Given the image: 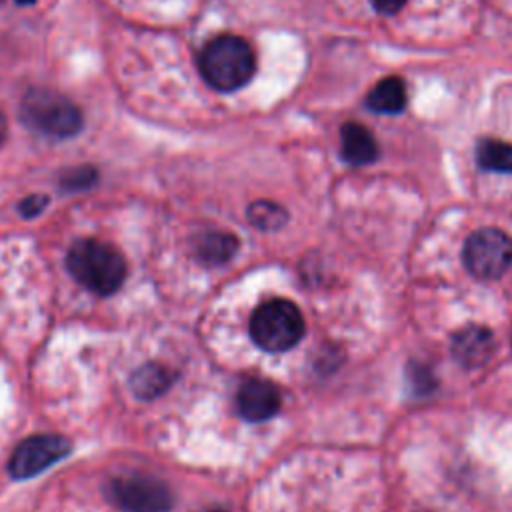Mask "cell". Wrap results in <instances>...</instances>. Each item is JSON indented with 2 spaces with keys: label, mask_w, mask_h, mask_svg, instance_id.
Here are the masks:
<instances>
[{
  "label": "cell",
  "mask_w": 512,
  "mask_h": 512,
  "mask_svg": "<svg viewBox=\"0 0 512 512\" xmlns=\"http://www.w3.org/2000/svg\"><path fill=\"white\" fill-rule=\"evenodd\" d=\"M198 66L212 88L232 92L250 82L256 70V58L244 38L222 34L204 46Z\"/></svg>",
  "instance_id": "obj_1"
},
{
  "label": "cell",
  "mask_w": 512,
  "mask_h": 512,
  "mask_svg": "<svg viewBox=\"0 0 512 512\" xmlns=\"http://www.w3.org/2000/svg\"><path fill=\"white\" fill-rule=\"evenodd\" d=\"M66 266L84 288L100 296L116 292L126 276L124 256L114 246L94 238L74 242L68 250Z\"/></svg>",
  "instance_id": "obj_2"
},
{
  "label": "cell",
  "mask_w": 512,
  "mask_h": 512,
  "mask_svg": "<svg viewBox=\"0 0 512 512\" xmlns=\"http://www.w3.org/2000/svg\"><path fill=\"white\" fill-rule=\"evenodd\" d=\"M20 116L26 126L50 138H70L82 130L80 108L48 88L28 90L20 102Z\"/></svg>",
  "instance_id": "obj_3"
},
{
  "label": "cell",
  "mask_w": 512,
  "mask_h": 512,
  "mask_svg": "<svg viewBox=\"0 0 512 512\" xmlns=\"http://www.w3.org/2000/svg\"><path fill=\"white\" fill-rule=\"evenodd\" d=\"M304 316L284 298L262 302L250 318V336L266 352H286L304 336Z\"/></svg>",
  "instance_id": "obj_4"
},
{
  "label": "cell",
  "mask_w": 512,
  "mask_h": 512,
  "mask_svg": "<svg viewBox=\"0 0 512 512\" xmlns=\"http://www.w3.org/2000/svg\"><path fill=\"white\" fill-rule=\"evenodd\" d=\"M462 258L478 280H498L512 264V238L498 228H480L468 236Z\"/></svg>",
  "instance_id": "obj_5"
},
{
  "label": "cell",
  "mask_w": 512,
  "mask_h": 512,
  "mask_svg": "<svg viewBox=\"0 0 512 512\" xmlns=\"http://www.w3.org/2000/svg\"><path fill=\"white\" fill-rule=\"evenodd\" d=\"M70 452V442L58 434H36L22 440L10 458V474L18 480L32 478L54 466Z\"/></svg>",
  "instance_id": "obj_6"
},
{
  "label": "cell",
  "mask_w": 512,
  "mask_h": 512,
  "mask_svg": "<svg viewBox=\"0 0 512 512\" xmlns=\"http://www.w3.org/2000/svg\"><path fill=\"white\" fill-rule=\"evenodd\" d=\"M110 496L126 512H168L172 494L166 484L150 476H124L110 484Z\"/></svg>",
  "instance_id": "obj_7"
},
{
  "label": "cell",
  "mask_w": 512,
  "mask_h": 512,
  "mask_svg": "<svg viewBox=\"0 0 512 512\" xmlns=\"http://www.w3.org/2000/svg\"><path fill=\"white\" fill-rule=\"evenodd\" d=\"M238 412L250 422H262L278 414L282 406L280 390L262 378H248L242 382L236 394Z\"/></svg>",
  "instance_id": "obj_8"
},
{
  "label": "cell",
  "mask_w": 512,
  "mask_h": 512,
  "mask_svg": "<svg viewBox=\"0 0 512 512\" xmlns=\"http://www.w3.org/2000/svg\"><path fill=\"white\" fill-rule=\"evenodd\" d=\"M494 336L484 326H468L452 338V356L466 368L486 364L494 352Z\"/></svg>",
  "instance_id": "obj_9"
},
{
  "label": "cell",
  "mask_w": 512,
  "mask_h": 512,
  "mask_svg": "<svg viewBox=\"0 0 512 512\" xmlns=\"http://www.w3.org/2000/svg\"><path fill=\"white\" fill-rule=\"evenodd\" d=\"M342 158L352 166H364L376 160L378 144L368 128L356 122H348L340 130Z\"/></svg>",
  "instance_id": "obj_10"
},
{
  "label": "cell",
  "mask_w": 512,
  "mask_h": 512,
  "mask_svg": "<svg viewBox=\"0 0 512 512\" xmlns=\"http://www.w3.org/2000/svg\"><path fill=\"white\" fill-rule=\"evenodd\" d=\"M370 110L378 114H398L406 106V86L400 78L390 76L380 80L366 96Z\"/></svg>",
  "instance_id": "obj_11"
},
{
  "label": "cell",
  "mask_w": 512,
  "mask_h": 512,
  "mask_svg": "<svg viewBox=\"0 0 512 512\" xmlns=\"http://www.w3.org/2000/svg\"><path fill=\"white\" fill-rule=\"evenodd\" d=\"M172 384V372L162 364H144L132 376V390L138 398L152 400L164 394Z\"/></svg>",
  "instance_id": "obj_12"
},
{
  "label": "cell",
  "mask_w": 512,
  "mask_h": 512,
  "mask_svg": "<svg viewBox=\"0 0 512 512\" xmlns=\"http://www.w3.org/2000/svg\"><path fill=\"white\" fill-rule=\"evenodd\" d=\"M238 248V240L228 232H210L198 242V256L208 264L228 262Z\"/></svg>",
  "instance_id": "obj_13"
},
{
  "label": "cell",
  "mask_w": 512,
  "mask_h": 512,
  "mask_svg": "<svg viewBox=\"0 0 512 512\" xmlns=\"http://www.w3.org/2000/svg\"><path fill=\"white\" fill-rule=\"evenodd\" d=\"M248 220L254 228L258 230H264V232H272V230H278L286 224L288 220V214L286 210L276 204V202H270V200H258V202H252L248 206Z\"/></svg>",
  "instance_id": "obj_14"
},
{
  "label": "cell",
  "mask_w": 512,
  "mask_h": 512,
  "mask_svg": "<svg viewBox=\"0 0 512 512\" xmlns=\"http://www.w3.org/2000/svg\"><path fill=\"white\" fill-rule=\"evenodd\" d=\"M478 162L486 170L512 174V144L500 140H484L478 146Z\"/></svg>",
  "instance_id": "obj_15"
},
{
  "label": "cell",
  "mask_w": 512,
  "mask_h": 512,
  "mask_svg": "<svg viewBox=\"0 0 512 512\" xmlns=\"http://www.w3.org/2000/svg\"><path fill=\"white\" fill-rule=\"evenodd\" d=\"M96 178H98V172L92 166H76L62 174L60 186L70 192H80L90 188L96 182Z\"/></svg>",
  "instance_id": "obj_16"
},
{
  "label": "cell",
  "mask_w": 512,
  "mask_h": 512,
  "mask_svg": "<svg viewBox=\"0 0 512 512\" xmlns=\"http://www.w3.org/2000/svg\"><path fill=\"white\" fill-rule=\"evenodd\" d=\"M46 204H48V196H44V194H32V196H26V198L20 202L18 210H20V214H22L24 218H34V216H38V214L46 208Z\"/></svg>",
  "instance_id": "obj_17"
},
{
  "label": "cell",
  "mask_w": 512,
  "mask_h": 512,
  "mask_svg": "<svg viewBox=\"0 0 512 512\" xmlns=\"http://www.w3.org/2000/svg\"><path fill=\"white\" fill-rule=\"evenodd\" d=\"M380 14H396L408 0H370Z\"/></svg>",
  "instance_id": "obj_18"
},
{
  "label": "cell",
  "mask_w": 512,
  "mask_h": 512,
  "mask_svg": "<svg viewBox=\"0 0 512 512\" xmlns=\"http://www.w3.org/2000/svg\"><path fill=\"white\" fill-rule=\"evenodd\" d=\"M6 136H8V120H6V116H4V112L0 110V146L4 144V140H6Z\"/></svg>",
  "instance_id": "obj_19"
},
{
  "label": "cell",
  "mask_w": 512,
  "mask_h": 512,
  "mask_svg": "<svg viewBox=\"0 0 512 512\" xmlns=\"http://www.w3.org/2000/svg\"><path fill=\"white\" fill-rule=\"evenodd\" d=\"M16 2H18V4H34L36 0H16Z\"/></svg>",
  "instance_id": "obj_20"
},
{
  "label": "cell",
  "mask_w": 512,
  "mask_h": 512,
  "mask_svg": "<svg viewBox=\"0 0 512 512\" xmlns=\"http://www.w3.org/2000/svg\"><path fill=\"white\" fill-rule=\"evenodd\" d=\"M210 512H226V510H222V508H214V510H210Z\"/></svg>",
  "instance_id": "obj_21"
},
{
  "label": "cell",
  "mask_w": 512,
  "mask_h": 512,
  "mask_svg": "<svg viewBox=\"0 0 512 512\" xmlns=\"http://www.w3.org/2000/svg\"><path fill=\"white\" fill-rule=\"evenodd\" d=\"M0 2H2V0H0Z\"/></svg>",
  "instance_id": "obj_22"
}]
</instances>
